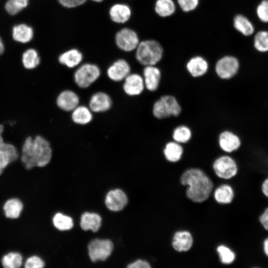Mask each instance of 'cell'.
<instances>
[{"instance_id":"cell-1","label":"cell","mask_w":268,"mask_h":268,"mask_svg":"<svg viewBox=\"0 0 268 268\" xmlns=\"http://www.w3.org/2000/svg\"><path fill=\"white\" fill-rule=\"evenodd\" d=\"M52 157V149L49 141L41 135L34 138L27 137L22 147L21 161L24 167L31 170L48 165Z\"/></svg>"},{"instance_id":"cell-2","label":"cell","mask_w":268,"mask_h":268,"mask_svg":"<svg viewBox=\"0 0 268 268\" xmlns=\"http://www.w3.org/2000/svg\"><path fill=\"white\" fill-rule=\"evenodd\" d=\"M181 183L187 185V197L196 202H202L209 197L213 184L205 173L198 168H191L186 170L181 177Z\"/></svg>"},{"instance_id":"cell-3","label":"cell","mask_w":268,"mask_h":268,"mask_svg":"<svg viewBox=\"0 0 268 268\" xmlns=\"http://www.w3.org/2000/svg\"><path fill=\"white\" fill-rule=\"evenodd\" d=\"M163 49L159 42L154 40H146L139 42L136 49L135 58L145 66L156 65L161 60Z\"/></svg>"},{"instance_id":"cell-4","label":"cell","mask_w":268,"mask_h":268,"mask_svg":"<svg viewBox=\"0 0 268 268\" xmlns=\"http://www.w3.org/2000/svg\"><path fill=\"white\" fill-rule=\"evenodd\" d=\"M182 112V107L177 99L170 94L160 96L153 103L152 114L159 120L171 117H178Z\"/></svg>"},{"instance_id":"cell-5","label":"cell","mask_w":268,"mask_h":268,"mask_svg":"<svg viewBox=\"0 0 268 268\" xmlns=\"http://www.w3.org/2000/svg\"><path fill=\"white\" fill-rule=\"evenodd\" d=\"M99 67L92 63L80 65L74 71V81L80 88H87L95 82L100 77Z\"/></svg>"},{"instance_id":"cell-6","label":"cell","mask_w":268,"mask_h":268,"mask_svg":"<svg viewBox=\"0 0 268 268\" xmlns=\"http://www.w3.org/2000/svg\"><path fill=\"white\" fill-rule=\"evenodd\" d=\"M113 248L112 242L109 239H94L88 245L89 258L93 262L104 261L111 255Z\"/></svg>"},{"instance_id":"cell-7","label":"cell","mask_w":268,"mask_h":268,"mask_svg":"<svg viewBox=\"0 0 268 268\" xmlns=\"http://www.w3.org/2000/svg\"><path fill=\"white\" fill-rule=\"evenodd\" d=\"M115 41L117 47L122 51L129 52L136 49L139 43L137 34L129 28H123L116 34Z\"/></svg>"},{"instance_id":"cell-8","label":"cell","mask_w":268,"mask_h":268,"mask_svg":"<svg viewBox=\"0 0 268 268\" xmlns=\"http://www.w3.org/2000/svg\"><path fill=\"white\" fill-rule=\"evenodd\" d=\"M239 68V63L237 59L226 56L217 61L215 66V71L221 79H229L237 73Z\"/></svg>"},{"instance_id":"cell-9","label":"cell","mask_w":268,"mask_h":268,"mask_svg":"<svg viewBox=\"0 0 268 268\" xmlns=\"http://www.w3.org/2000/svg\"><path fill=\"white\" fill-rule=\"evenodd\" d=\"M213 168L218 177L225 179L235 176L238 170L235 160L226 155L217 158L213 162Z\"/></svg>"},{"instance_id":"cell-10","label":"cell","mask_w":268,"mask_h":268,"mask_svg":"<svg viewBox=\"0 0 268 268\" xmlns=\"http://www.w3.org/2000/svg\"><path fill=\"white\" fill-rule=\"evenodd\" d=\"M145 88L142 75L137 73H130L124 80L123 89L129 96L140 95Z\"/></svg>"},{"instance_id":"cell-11","label":"cell","mask_w":268,"mask_h":268,"mask_svg":"<svg viewBox=\"0 0 268 268\" xmlns=\"http://www.w3.org/2000/svg\"><path fill=\"white\" fill-rule=\"evenodd\" d=\"M131 68L129 63L125 59H120L111 64L107 69L109 78L115 82L124 81L131 73Z\"/></svg>"},{"instance_id":"cell-12","label":"cell","mask_w":268,"mask_h":268,"mask_svg":"<svg viewBox=\"0 0 268 268\" xmlns=\"http://www.w3.org/2000/svg\"><path fill=\"white\" fill-rule=\"evenodd\" d=\"M142 77L145 89L150 92L156 91L160 84L161 72L155 65L145 66Z\"/></svg>"},{"instance_id":"cell-13","label":"cell","mask_w":268,"mask_h":268,"mask_svg":"<svg viewBox=\"0 0 268 268\" xmlns=\"http://www.w3.org/2000/svg\"><path fill=\"white\" fill-rule=\"evenodd\" d=\"M126 194L121 189L111 190L106 195L105 202L110 210L118 211L123 209L128 203Z\"/></svg>"},{"instance_id":"cell-14","label":"cell","mask_w":268,"mask_h":268,"mask_svg":"<svg viewBox=\"0 0 268 268\" xmlns=\"http://www.w3.org/2000/svg\"><path fill=\"white\" fill-rule=\"evenodd\" d=\"M112 105L111 97L106 93L99 91L94 93L89 101V107L93 113H103L108 111Z\"/></svg>"},{"instance_id":"cell-15","label":"cell","mask_w":268,"mask_h":268,"mask_svg":"<svg viewBox=\"0 0 268 268\" xmlns=\"http://www.w3.org/2000/svg\"><path fill=\"white\" fill-rule=\"evenodd\" d=\"M79 96L71 90H63L59 93L56 99L57 106L66 112H71L79 105Z\"/></svg>"},{"instance_id":"cell-16","label":"cell","mask_w":268,"mask_h":268,"mask_svg":"<svg viewBox=\"0 0 268 268\" xmlns=\"http://www.w3.org/2000/svg\"><path fill=\"white\" fill-rule=\"evenodd\" d=\"M218 142L220 148L227 153L236 150L241 145L239 136L229 131H224L219 134Z\"/></svg>"},{"instance_id":"cell-17","label":"cell","mask_w":268,"mask_h":268,"mask_svg":"<svg viewBox=\"0 0 268 268\" xmlns=\"http://www.w3.org/2000/svg\"><path fill=\"white\" fill-rule=\"evenodd\" d=\"M22 201L17 197L6 200L3 203L2 210L4 216L10 219H17L20 217L24 210Z\"/></svg>"},{"instance_id":"cell-18","label":"cell","mask_w":268,"mask_h":268,"mask_svg":"<svg viewBox=\"0 0 268 268\" xmlns=\"http://www.w3.org/2000/svg\"><path fill=\"white\" fill-rule=\"evenodd\" d=\"M109 15L113 22L123 24L130 19L132 10L131 7L126 3H116L110 7Z\"/></svg>"},{"instance_id":"cell-19","label":"cell","mask_w":268,"mask_h":268,"mask_svg":"<svg viewBox=\"0 0 268 268\" xmlns=\"http://www.w3.org/2000/svg\"><path fill=\"white\" fill-rule=\"evenodd\" d=\"M186 67L192 77L197 78L203 76L207 72L209 66L204 58L197 56L191 58L187 62Z\"/></svg>"},{"instance_id":"cell-20","label":"cell","mask_w":268,"mask_h":268,"mask_svg":"<svg viewBox=\"0 0 268 268\" xmlns=\"http://www.w3.org/2000/svg\"><path fill=\"white\" fill-rule=\"evenodd\" d=\"M12 38L14 41L21 44H26L33 39L34 29L26 23H19L13 26L11 30Z\"/></svg>"},{"instance_id":"cell-21","label":"cell","mask_w":268,"mask_h":268,"mask_svg":"<svg viewBox=\"0 0 268 268\" xmlns=\"http://www.w3.org/2000/svg\"><path fill=\"white\" fill-rule=\"evenodd\" d=\"M83 59V54L78 49L72 48L61 53L58 61L61 65L72 68L81 65Z\"/></svg>"},{"instance_id":"cell-22","label":"cell","mask_w":268,"mask_h":268,"mask_svg":"<svg viewBox=\"0 0 268 268\" xmlns=\"http://www.w3.org/2000/svg\"><path fill=\"white\" fill-rule=\"evenodd\" d=\"M19 156L16 148L11 144L5 143L0 149V175L9 165L17 161Z\"/></svg>"},{"instance_id":"cell-23","label":"cell","mask_w":268,"mask_h":268,"mask_svg":"<svg viewBox=\"0 0 268 268\" xmlns=\"http://www.w3.org/2000/svg\"><path fill=\"white\" fill-rule=\"evenodd\" d=\"M193 242V237L189 232L180 231L174 234L172 246L178 252L187 251L191 248Z\"/></svg>"},{"instance_id":"cell-24","label":"cell","mask_w":268,"mask_h":268,"mask_svg":"<svg viewBox=\"0 0 268 268\" xmlns=\"http://www.w3.org/2000/svg\"><path fill=\"white\" fill-rule=\"evenodd\" d=\"M163 152L167 161L176 162L181 159L184 153V148L181 144L172 140L165 144Z\"/></svg>"},{"instance_id":"cell-25","label":"cell","mask_w":268,"mask_h":268,"mask_svg":"<svg viewBox=\"0 0 268 268\" xmlns=\"http://www.w3.org/2000/svg\"><path fill=\"white\" fill-rule=\"evenodd\" d=\"M92 113L89 107L79 105L71 111V120L76 124L85 125L92 121Z\"/></svg>"},{"instance_id":"cell-26","label":"cell","mask_w":268,"mask_h":268,"mask_svg":"<svg viewBox=\"0 0 268 268\" xmlns=\"http://www.w3.org/2000/svg\"><path fill=\"white\" fill-rule=\"evenodd\" d=\"M101 221L102 218L97 213L86 212L81 216L80 225L84 230L96 232L101 225Z\"/></svg>"},{"instance_id":"cell-27","label":"cell","mask_w":268,"mask_h":268,"mask_svg":"<svg viewBox=\"0 0 268 268\" xmlns=\"http://www.w3.org/2000/svg\"><path fill=\"white\" fill-rule=\"evenodd\" d=\"M3 268H20L23 264V256L16 251H10L5 253L0 260Z\"/></svg>"},{"instance_id":"cell-28","label":"cell","mask_w":268,"mask_h":268,"mask_svg":"<svg viewBox=\"0 0 268 268\" xmlns=\"http://www.w3.org/2000/svg\"><path fill=\"white\" fill-rule=\"evenodd\" d=\"M22 63L27 69H33L40 64L41 60L38 51L34 48L26 49L22 55Z\"/></svg>"},{"instance_id":"cell-29","label":"cell","mask_w":268,"mask_h":268,"mask_svg":"<svg viewBox=\"0 0 268 268\" xmlns=\"http://www.w3.org/2000/svg\"><path fill=\"white\" fill-rule=\"evenodd\" d=\"M235 28L244 36H248L254 32V27L251 22L241 14L236 15L233 20Z\"/></svg>"},{"instance_id":"cell-30","label":"cell","mask_w":268,"mask_h":268,"mask_svg":"<svg viewBox=\"0 0 268 268\" xmlns=\"http://www.w3.org/2000/svg\"><path fill=\"white\" fill-rule=\"evenodd\" d=\"M192 131L189 127L180 125L175 128L172 132L173 140L181 144L188 142L192 137Z\"/></svg>"},{"instance_id":"cell-31","label":"cell","mask_w":268,"mask_h":268,"mask_svg":"<svg viewBox=\"0 0 268 268\" xmlns=\"http://www.w3.org/2000/svg\"><path fill=\"white\" fill-rule=\"evenodd\" d=\"M154 10L159 16L168 17L174 13L176 5L173 0H156Z\"/></svg>"},{"instance_id":"cell-32","label":"cell","mask_w":268,"mask_h":268,"mask_svg":"<svg viewBox=\"0 0 268 268\" xmlns=\"http://www.w3.org/2000/svg\"><path fill=\"white\" fill-rule=\"evenodd\" d=\"M214 196L218 203L226 204L231 202L233 199L234 193L232 188L227 185L219 187L214 192Z\"/></svg>"},{"instance_id":"cell-33","label":"cell","mask_w":268,"mask_h":268,"mask_svg":"<svg viewBox=\"0 0 268 268\" xmlns=\"http://www.w3.org/2000/svg\"><path fill=\"white\" fill-rule=\"evenodd\" d=\"M53 222L54 226L61 231L68 230L73 226L72 219L61 213H57L54 215Z\"/></svg>"},{"instance_id":"cell-34","label":"cell","mask_w":268,"mask_h":268,"mask_svg":"<svg viewBox=\"0 0 268 268\" xmlns=\"http://www.w3.org/2000/svg\"><path fill=\"white\" fill-rule=\"evenodd\" d=\"M254 45L256 49L260 52L268 51V31H260L254 37Z\"/></svg>"},{"instance_id":"cell-35","label":"cell","mask_w":268,"mask_h":268,"mask_svg":"<svg viewBox=\"0 0 268 268\" xmlns=\"http://www.w3.org/2000/svg\"><path fill=\"white\" fill-rule=\"evenodd\" d=\"M222 263L224 264H230L233 262L235 259L234 252L228 247L224 245H220L217 248Z\"/></svg>"},{"instance_id":"cell-36","label":"cell","mask_w":268,"mask_h":268,"mask_svg":"<svg viewBox=\"0 0 268 268\" xmlns=\"http://www.w3.org/2000/svg\"><path fill=\"white\" fill-rule=\"evenodd\" d=\"M23 264L25 268H42L45 266L42 259L35 255L29 257Z\"/></svg>"},{"instance_id":"cell-37","label":"cell","mask_w":268,"mask_h":268,"mask_svg":"<svg viewBox=\"0 0 268 268\" xmlns=\"http://www.w3.org/2000/svg\"><path fill=\"white\" fill-rule=\"evenodd\" d=\"M257 14L260 20L268 22V0H263L258 5Z\"/></svg>"},{"instance_id":"cell-38","label":"cell","mask_w":268,"mask_h":268,"mask_svg":"<svg viewBox=\"0 0 268 268\" xmlns=\"http://www.w3.org/2000/svg\"><path fill=\"white\" fill-rule=\"evenodd\" d=\"M199 3V0H178V3L182 10L190 12L195 9Z\"/></svg>"},{"instance_id":"cell-39","label":"cell","mask_w":268,"mask_h":268,"mask_svg":"<svg viewBox=\"0 0 268 268\" xmlns=\"http://www.w3.org/2000/svg\"><path fill=\"white\" fill-rule=\"evenodd\" d=\"M4 9L8 14L12 16L18 14L22 10L13 0H7L5 2Z\"/></svg>"},{"instance_id":"cell-40","label":"cell","mask_w":268,"mask_h":268,"mask_svg":"<svg viewBox=\"0 0 268 268\" xmlns=\"http://www.w3.org/2000/svg\"><path fill=\"white\" fill-rule=\"evenodd\" d=\"M87 0H58L59 3L67 8H73L84 4Z\"/></svg>"},{"instance_id":"cell-41","label":"cell","mask_w":268,"mask_h":268,"mask_svg":"<svg viewBox=\"0 0 268 268\" xmlns=\"http://www.w3.org/2000/svg\"><path fill=\"white\" fill-rule=\"evenodd\" d=\"M129 268H150L149 263L142 260H137L134 262L130 264L128 266Z\"/></svg>"},{"instance_id":"cell-42","label":"cell","mask_w":268,"mask_h":268,"mask_svg":"<svg viewBox=\"0 0 268 268\" xmlns=\"http://www.w3.org/2000/svg\"><path fill=\"white\" fill-rule=\"evenodd\" d=\"M260 221L264 228L268 231V208L266 209L260 217Z\"/></svg>"},{"instance_id":"cell-43","label":"cell","mask_w":268,"mask_h":268,"mask_svg":"<svg viewBox=\"0 0 268 268\" xmlns=\"http://www.w3.org/2000/svg\"><path fill=\"white\" fill-rule=\"evenodd\" d=\"M22 10L29 4V0H13Z\"/></svg>"},{"instance_id":"cell-44","label":"cell","mask_w":268,"mask_h":268,"mask_svg":"<svg viewBox=\"0 0 268 268\" xmlns=\"http://www.w3.org/2000/svg\"><path fill=\"white\" fill-rule=\"evenodd\" d=\"M262 190L265 196L268 198V178L263 182L262 186Z\"/></svg>"},{"instance_id":"cell-45","label":"cell","mask_w":268,"mask_h":268,"mask_svg":"<svg viewBox=\"0 0 268 268\" xmlns=\"http://www.w3.org/2000/svg\"><path fill=\"white\" fill-rule=\"evenodd\" d=\"M3 131V126L2 125L0 124V149L2 148L6 143L4 141L2 136Z\"/></svg>"},{"instance_id":"cell-46","label":"cell","mask_w":268,"mask_h":268,"mask_svg":"<svg viewBox=\"0 0 268 268\" xmlns=\"http://www.w3.org/2000/svg\"><path fill=\"white\" fill-rule=\"evenodd\" d=\"M5 51L4 44L2 38L0 37V56L2 55Z\"/></svg>"},{"instance_id":"cell-47","label":"cell","mask_w":268,"mask_h":268,"mask_svg":"<svg viewBox=\"0 0 268 268\" xmlns=\"http://www.w3.org/2000/svg\"><path fill=\"white\" fill-rule=\"evenodd\" d=\"M264 250L265 254L268 257V238L264 242Z\"/></svg>"},{"instance_id":"cell-48","label":"cell","mask_w":268,"mask_h":268,"mask_svg":"<svg viewBox=\"0 0 268 268\" xmlns=\"http://www.w3.org/2000/svg\"><path fill=\"white\" fill-rule=\"evenodd\" d=\"M94 2H101L102 1H103L104 0H91Z\"/></svg>"}]
</instances>
